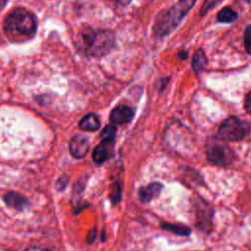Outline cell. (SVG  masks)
<instances>
[{
	"mask_svg": "<svg viewBox=\"0 0 251 251\" xmlns=\"http://www.w3.org/2000/svg\"><path fill=\"white\" fill-rule=\"evenodd\" d=\"M67 183H68V179H67L66 177H61V178L58 179L57 184H56V187H57V189L62 190V189H64V187L67 185Z\"/></svg>",
	"mask_w": 251,
	"mask_h": 251,
	"instance_id": "obj_20",
	"label": "cell"
},
{
	"mask_svg": "<svg viewBox=\"0 0 251 251\" xmlns=\"http://www.w3.org/2000/svg\"><path fill=\"white\" fill-rule=\"evenodd\" d=\"M163 229L169 230L176 235H181V236H188L191 233V230L189 227L180 226V225H174V224H169V223H163L161 225Z\"/></svg>",
	"mask_w": 251,
	"mask_h": 251,
	"instance_id": "obj_14",
	"label": "cell"
},
{
	"mask_svg": "<svg viewBox=\"0 0 251 251\" xmlns=\"http://www.w3.org/2000/svg\"><path fill=\"white\" fill-rule=\"evenodd\" d=\"M26 251H47V250H43V249H39V248H30Z\"/></svg>",
	"mask_w": 251,
	"mask_h": 251,
	"instance_id": "obj_26",
	"label": "cell"
},
{
	"mask_svg": "<svg viewBox=\"0 0 251 251\" xmlns=\"http://www.w3.org/2000/svg\"><path fill=\"white\" fill-rule=\"evenodd\" d=\"M207 65V58L202 49L197 50L192 59V68L196 74H199L201 71L204 70V68Z\"/></svg>",
	"mask_w": 251,
	"mask_h": 251,
	"instance_id": "obj_13",
	"label": "cell"
},
{
	"mask_svg": "<svg viewBox=\"0 0 251 251\" xmlns=\"http://www.w3.org/2000/svg\"><path fill=\"white\" fill-rule=\"evenodd\" d=\"M7 0H0V11L5 7Z\"/></svg>",
	"mask_w": 251,
	"mask_h": 251,
	"instance_id": "obj_25",
	"label": "cell"
},
{
	"mask_svg": "<svg viewBox=\"0 0 251 251\" xmlns=\"http://www.w3.org/2000/svg\"><path fill=\"white\" fill-rule=\"evenodd\" d=\"M3 199L7 206L16 210L22 211L28 206V200L18 192H8L4 195Z\"/></svg>",
	"mask_w": 251,
	"mask_h": 251,
	"instance_id": "obj_11",
	"label": "cell"
},
{
	"mask_svg": "<svg viewBox=\"0 0 251 251\" xmlns=\"http://www.w3.org/2000/svg\"><path fill=\"white\" fill-rule=\"evenodd\" d=\"M133 118V111L127 106L116 107L110 115V120L113 124L124 125L130 122Z\"/></svg>",
	"mask_w": 251,
	"mask_h": 251,
	"instance_id": "obj_9",
	"label": "cell"
},
{
	"mask_svg": "<svg viewBox=\"0 0 251 251\" xmlns=\"http://www.w3.org/2000/svg\"><path fill=\"white\" fill-rule=\"evenodd\" d=\"M250 126L244 121L235 117L226 119L219 127V138L226 141H239L242 140L249 132Z\"/></svg>",
	"mask_w": 251,
	"mask_h": 251,
	"instance_id": "obj_4",
	"label": "cell"
},
{
	"mask_svg": "<svg viewBox=\"0 0 251 251\" xmlns=\"http://www.w3.org/2000/svg\"><path fill=\"white\" fill-rule=\"evenodd\" d=\"M217 19L221 23H232L237 19V13L230 7H225L218 13Z\"/></svg>",
	"mask_w": 251,
	"mask_h": 251,
	"instance_id": "obj_15",
	"label": "cell"
},
{
	"mask_svg": "<svg viewBox=\"0 0 251 251\" xmlns=\"http://www.w3.org/2000/svg\"><path fill=\"white\" fill-rule=\"evenodd\" d=\"M221 0H204L203 5L200 9V15L203 16L205 14H207L212 8H214Z\"/></svg>",
	"mask_w": 251,
	"mask_h": 251,
	"instance_id": "obj_18",
	"label": "cell"
},
{
	"mask_svg": "<svg viewBox=\"0 0 251 251\" xmlns=\"http://www.w3.org/2000/svg\"><path fill=\"white\" fill-rule=\"evenodd\" d=\"M245 109L251 115V91L247 94L245 98Z\"/></svg>",
	"mask_w": 251,
	"mask_h": 251,
	"instance_id": "obj_21",
	"label": "cell"
},
{
	"mask_svg": "<svg viewBox=\"0 0 251 251\" xmlns=\"http://www.w3.org/2000/svg\"><path fill=\"white\" fill-rule=\"evenodd\" d=\"M196 0H178L174 6L161 13L154 25V32L160 36L171 33L194 6Z\"/></svg>",
	"mask_w": 251,
	"mask_h": 251,
	"instance_id": "obj_3",
	"label": "cell"
},
{
	"mask_svg": "<svg viewBox=\"0 0 251 251\" xmlns=\"http://www.w3.org/2000/svg\"><path fill=\"white\" fill-rule=\"evenodd\" d=\"M114 1H116L117 3H119L121 5H127L131 2V0H114Z\"/></svg>",
	"mask_w": 251,
	"mask_h": 251,
	"instance_id": "obj_23",
	"label": "cell"
},
{
	"mask_svg": "<svg viewBox=\"0 0 251 251\" xmlns=\"http://www.w3.org/2000/svg\"><path fill=\"white\" fill-rule=\"evenodd\" d=\"M100 126V121L97 115L90 113L84 116L79 122V127L86 131H95Z\"/></svg>",
	"mask_w": 251,
	"mask_h": 251,
	"instance_id": "obj_12",
	"label": "cell"
},
{
	"mask_svg": "<svg viewBox=\"0 0 251 251\" xmlns=\"http://www.w3.org/2000/svg\"><path fill=\"white\" fill-rule=\"evenodd\" d=\"M195 217L197 219V226L202 230H210L212 226L213 209L208 203L202 199H197L194 203Z\"/></svg>",
	"mask_w": 251,
	"mask_h": 251,
	"instance_id": "obj_6",
	"label": "cell"
},
{
	"mask_svg": "<svg viewBox=\"0 0 251 251\" xmlns=\"http://www.w3.org/2000/svg\"><path fill=\"white\" fill-rule=\"evenodd\" d=\"M244 46L246 52L251 55V25H247L244 31Z\"/></svg>",
	"mask_w": 251,
	"mask_h": 251,
	"instance_id": "obj_19",
	"label": "cell"
},
{
	"mask_svg": "<svg viewBox=\"0 0 251 251\" xmlns=\"http://www.w3.org/2000/svg\"><path fill=\"white\" fill-rule=\"evenodd\" d=\"M95 237H96V229L93 228V229L90 230V232H89V234H88V236H87V242H88V243L93 242V240L95 239Z\"/></svg>",
	"mask_w": 251,
	"mask_h": 251,
	"instance_id": "obj_22",
	"label": "cell"
},
{
	"mask_svg": "<svg viewBox=\"0 0 251 251\" xmlns=\"http://www.w3.org/2000/svg\"><path fill=\"white\" fill-rule=\"evenodd\" d=\"M179 57L181 58V60H184V59H186V57H187V53H186L185 51H182V52L179 53Z\"/></svg>",
	"mask_w": 251,
	"mask_h": 251,
	"instance_id": "obj_24",
	"label": "cell"
},
{
	"mask_svg": "<svg viewBox=\"0 0 251 251\" xmlns=\"http://www.w3.org/2000/svg\"><path fill=\"white\" fill-rule=\"evenodd\" d=\"M114 149V141L101 140V143L93 150V160L96 164H102L111 158Z\"/></svg>",
	"mask_w": 251,
	"mask_h": 251,
	"instance_id": "obj_8",
	"label": "cell"
},
{
	"mask_svg": "<svg viewBox=\"0 0 251 251\" xmlns=\"http://www.w3.org/2000/svg\"><path fill=\"white\" fill-rule=\"evenodd\" d=\"M116 126L109 125L104 127V129L101 132V140H107V141H115L116 136Z\"/></svg>",
	"mask_w": 251,
	"mask_h": 251,
	"instance_id": "obj_16",
	"label": "cell"
},
{
	"mask_svg": "<svg viewBox=\"0 0 251 251\" xmlns=\"http://www.w3.org/2000/svg\"><path fill=\"white\" fill-rule=\"evenodd\" d=\"M89 150V141L88 139L81 135L76 134L73 136L70 142V153L73 157L76 159L83 158Z\"/></svg>",
	"mask_w": 251,
	"mask_h": 251,
	"instance_id": "obj_7",
	"label": "cell"
},
{
	"mask_svg": "<svg viewBox=\"0 0 251 251\" xmlns=\"http://www.w3.org/2000/svg\"><path fill=\"white\" fill-rule=\"evenodd\" d=\"M234 155L229 147L224 144H215L207 152L208 161L216 166L226 167L233 161Z\"/></svg>",
	"mask_w": 251,
	"mask_h": 251,
	"instance_id": "obj_5",
	"label": "cell"
},
{
	"mask_svg": "<svg viewBox=\"0 0 251 251\" xmlns=\"http://www.w3.org/2000/svg\"><path fill=\"white\" fill-rule=\"evenodd\" d=\"M246 2H248V3H251V0H245Z\"/></svg>",
	"mask_w": 251,
	"mask_h": 251,
	"instance_id": "obj_27",
	"label": "cell"
},
{
	"mask_svg": "<svg viewBox=\"0 0 251 251\" xmlns=\"http://www.w3.org/2000/svg\"><path fill=\"white\" fill-rule=\"evenodd\" d=\"M4 29L11 41L23 42L30 39L36 32L35 17L26 9L17 8L7 16Z\"/></svg>",
	"mask_w": 251,
	"mask_h": 251,
	"instance_id": "obj_1",
	"label": "cell"
},
{
	"mask_svg": "<svg viewBox=\"0 0 251 251\" xmlns=\"http://www.w3.org/2000/svg\"><path fill=\"white\" fill-rule=\"evenodd\" d=\"M163 185L160 182H152L142 186L138 190V196L142 203H148L156 198L162 191Z\"/></svg>",
	"mask_w": 251,
	"mask_h": 251,
	"instance_id": "obj_10",
	"label": "cell"
},
{
	"mask_svg": "<svg viewBox=\"0 0 251 251\" xmlns=\"http://www.w3.org/2000/svg\"><path fill=\"white\" fill-rule=\"evenodd\" d=\"M110 198H111V201H112L113 205H117L121 201V199H122V187H121V184L119 182H115L113 184L112 189H111Z\"/></svg>",
	"mask_w": 251,
	"mask_h": 251,
	"instance_id": "obj_17",
	"label": "cell"
},
{
	"mask_svg": "<svg viewBox=\"0 0 251 251\" xmlns=\"http://www.w3.org/2000/svg\"><path fill=\"white\" fill-rule=\"evenodd\" d=\"M82 51L92 57H101L108 54L115 44V36L109 30L85 28L80 33Z\"/></svg>",
	"mask_w": 251,
	"mask_h": 251,
	"instance_id": "obj_2",
	"label": "cell"
}]
</instances>
